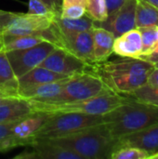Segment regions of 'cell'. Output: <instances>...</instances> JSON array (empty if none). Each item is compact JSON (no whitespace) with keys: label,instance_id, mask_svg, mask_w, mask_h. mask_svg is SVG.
<instances>
[{"label":"cell","instance_id":"6da1fadb","mask_svg":"<svg viewBox=\"0 0 158 159\" xmlns=\"http://www.w3.org/2000/svg\"><path fill=\"white\" fill-rule=\"evenodd\" d=\"M154 65L138 58L105 61L94 65L95 73L105 86L116 93L127 95L145 85Z\"/></svg>","mask_w":158,"mask_h":159},{"label":"cell","instance_id":"7a4b0ae2","mask_svg":"<svg viewBox=\"0 0 158 159\" xmlns=\"http://www.w3.org/2000/svg\"><path fill=\"white\" fill-rule=\"evenodd\" d=\"M47 140L77 154L82 159H111L117 142L104 123L67 136Z\"/></svg>","mask_w":158,"mask_h":159},{"label":"cell","instance_id":"3957f363","mask_svg":"<svg viewBox=\"0 0 158 159\" xmlns=\"http://www.w3.org/2000/svg\"><path fill=\"white\" fill-rule=\"evenodd\" d=\"M103 123L111 135L118 139L158 123V106L129 101L105 114Z\"/></svg>","mask_w":158,"mask_h":159},{"label":"cell","instance_id":"277c9868","mask_svg":"<svg viewBox=\"0 0 158 159\" xmlns=\"http://www.w3.org/2000/svg\"><path fill=\"white\" fill-rule=\"evenodd\" d=\"M129 101V98L107 89L94 97L75 102L47 105L39 102H29L33 111L46 113H81L92 116H103L121 104Z\"/></svg>","mask_w":158,"mask_h":159},{"label":"cell","instance_id":"5b68a950","mask_svg":"<svg viewBox=\"0 0 158 159\" xmlns=\"http://www.w3.org/2000/svg\"><path fill=\"white\" fill-rule=\"evenodd\" d=\"M50 114L48 119L36 132L34 140L60 138L90 127L103 124L102 116H92L74 112Z\"/></svg>","mask_w":158,"mask_h":159},{"label":"cell","instance_id":"8992f818","mask_svg":"<svg viewBox=\"0 0 158 159\" xmlns=\"http://www.w3.org/2000/svg\"><path fill=\"white\" fill-rule=\"evenodd\" d=\"M107 89H109L95 71H85L73 75L57 96L39 102L47 105L75 102L99 95Z\"/></svg>","mask_w":158,"mask_h":159},{"label":"cell","instance_id":"52a82bcc","mask_svg":"<svg viewBox=\"0 0 158 159\" xmlns=\"http://www.w3.org/2000/svg\"><path fill=\"white\" fill-rule=\"evenodd\" d=\"M55 48L53 44L45 40L28 48L6 51V54L16 77L19 78L39 66Z\"/></svg>","mask_w":158,"mask_h":159},{"label":"cell","instance_id":"ba28073f","mask_svg":"<svg viewBox=\"0 0 158 159\" xmlns=\"http://www.w3.org/2000/svg\"><path fill=\"white\" fill-rule=\"evenodd\" d=\"M54 17L41 16L31 13H15L11 12L8 21L2 30L4 34L24 35L39 34L47 29L52 23ZM42 36V35H41Z\"/></svg>","mask_w":158,"mask_h":159},{"label":"cell","instance_id":"9c48e42d","mask_svg":"<svg viewBox=\"0 0 158 159\" xmlns=\"http://www.w3.org/2000/svg\"><path fill=\"white\" fill-rule=\"evenodd\" d=\"M94 65L85 62L62 48H55L39 66L61 75H73L85 71H94Z\"/></svg>","mask_w":158,"mask_h":159},{"label":"cell","instance_id":"30bf717a","mask_svg":"<svg viewBox=\"0 0 158 159\" xmlns=\"http://www.w3.org/2000/svg\"><path fill=\"white\" fill-rule=\"evenodd\" d=\"M50 113L34 111L30 115L14 122L11 132L12 147L29 145L34 140L36 132L50 116Z\"/></svg>","mask_w":158,"mask_h":159},{"label":"cell","instance_id":"8fae6325","mask_svg":"<svg viewBox=\"0 0 158 159\" xmlns=\"http://www.w3.org/2000/svg\"><path fill=\"white\" fill-rule=\"evenodd\" d=\"M137 0H126L124 4L113 14L108 15L103 21L96 22L95 26L102 27L117 37L122 34L136 28Z\"/></svg>","mask_w":158,"mask_h":159},{"label":"cell","instance_id":"7c38bea8","mask_svg":"<svg viewBox=\"0 0 158 159\" xmlns=\"http://www.w3.org/2000/svg\"><path fill=\"white\" fill-rule=\"evenodd\" d=\"M28 146L30 147V150H25L14 158L82 159L77 154L62 148L47 139H36Z\"/></svg>","mask_w":158,"mask_h":159},{"label":"cell","instance_id":"4fadbf2b","mask_svg":"<svg viewBox=\"0 0 158 159\" xmlns=\"http://www.w3.org/2000/svg\"><path fill=\"white\" fill-rule=\"evenodd\" d=\"M124 146L136 147L148 151L151 154L156 152L158 149V123L118 138L115 150Z\"/></svg>","mask_w":158,"mask_h":159},{"label":"cell","instance_id":"5bb4252c","mask_svg":"<svg viewBox=\"0 0 158 159\" xmlns=\"http://www.w3.org/2000/svg\"><path fill=\"white\" fill-rule=\"evenodd\" d=\"M114 53L123 58H139L142 53V35L139 29H131L115 37Z\"/></svg>","mask_w":158,"mask_h":159},{"label":"cell","instance_id":"9a60e30c","mask_svg":"<svg viewBox=\"0 0 158 159\" xmlns=\"http://www.w3.org/2000/svg\"><path fill=\"white\" fill-rule=\"evenodd\" d=\"M92 34L94 62L95 64L103 62L108 60L112 53H114V42L115 36L112 32L100 26L93 27Z\"/></svg>","mask_w":158,"mask_h":159},{"label":"cell","instance_id":"2e32d148","mask_svg":"<svg viewBox=\"0 0 158 159\" xmlns=\"http://www.w3.org/2000/svg\"><path fill=\"white\" fill-rule=\"evenodd\" d=\"M71 76H67L57 81L35 86L34 88L20 91L18 95L20 99L26 100L28 102H46L57 96Z\"/></svg>","mask_w":158,"mask_h":159},{"label":"cell","instance_id":"e0dca14e","mask_svg":"<svg viewBox=\"0 0 158 159\" xmlns=\"http://www.w3.org/2000/svg\"><path fill=\"white\" fill-rule=\"evenodd\" d=\"M71 75H64L53 71H50L45 67L37 66L23 75L22 76L18 78V93L20 91L34 88L35 86H39L45 83H49L53 81H57L62 78H65Z\"/></svg>","mask_w":158,"mask_h":159},{"label":"cell","instance_id":"ac0fdd59","mask_svg":"<svg viewBox=\"0 0 158 159\" xmlns=\"http://www.w3.org/2000/svg\"><path fill=\"white\" fill-rule=\"evenodd\" d=\"M33 109L28 101L16 99L0 105V124L17 121L33 113Z\"/></svg>","mask_w":158,"mask_h":159},{"label":"cell","instance_id":"d6986e66","mask_svg":"<svg viewBox=\"0 0 158 159\" xmlns=\"http://www.w3.org/2000/svg\"><path fill=\"white\" fill-rule=\"evenodd\" d=\"M18 89V78L12 70L6 51L2 49L0 51V91L14 98H20Z\"/></svg>","mask_w":158,"mask_h":159},{"label":"cell","instance_id":"ffe728a7","mask_svg":"<svg viewBox=\"0 0 158 159\" xmlns=\"http://www.w3.org/2000/svg\"><path fill=\"white\" fill-rule=\"evenodd\" d=\"M53 23L61 31L67 33L90 31L95 26V21L87 14L79 19H65L55 16L53 18Z\"/></svg>","mask_w":158,"mask_h":159},{"label":"cell","instance_id":"44dd1931","mask_svg":"<svg viewBox=\"0 0 158 159\" xmlns=\"http://www.w3.org/2000/svg\"><path fill=\"white\" fill-rule=\"evenodd\" d=\"M3 34V49L5 51L23 49L34 47L45 39L39 34H24V35H13Z\"/></svg>","mask_w":158,"mask_h":159},{"label":"cell","instance_id":"7402d4cb","mask_svg":"<svg viewBox=\"0 0 158 159\" xmlns=\"http://www.w3.org/2000/svg\"><path fill=\"white\" fill-rule=\"evenodd\" d=\"M136 28L158 27V8L142 0H137Z\"/></svg>","mask_w":158,"mask_h":159},{"label":"cell","instance_id":"603a6c76","mask_svg":"<svg viewBox=\"0 0 158 159\" xmlns=\"http://www.w3.org/2000/svg\"><path fill=\"white\" fill-rule=\"evenodd\" d=\"M125 96L139 102L158 106V88L150 87L147 84Z\"/></svg>","mask_w":158,"mask_h":159},{"label":"cell","instance_id":"cb8c5ba5","mask_svg":"<svg viewBox=\"0 0 158 159\" xmlns=\"http://www.w3.org/2000/svg\"><path fill=\"white\" fill-rule=\"evenodd\" d=\"M87 15L94 21H103L108 17L107 6L105 0H87Z\"/></svg>","mask_w":158,"mask_h":159},{"label":"cell","instance_id":"d4e9b609","mask_svg":"<svg viewBox=\"0 0 158 159\" xmlns=\"http://www.w3.org/2000/svg\"><path fill=\"white\" fill-rule=\"evenodd\" d=\"M151 155V153L142 149L124 146L115 149L111 155V159H146L149 158Z\"/></svg>","mask_w":158,"mask_h":159},{"label":"cell","instance_id":"484cf974","mask_svg":"<svg viewBox=\"0 0 158 159\" xmlns=\"http://www.w3.org/2000/svg\"><path fill=\"white\" fill-rule=\"evenodd\" d=\"M142 35V53L150 52L158 43V27H141L138 28Z\"/></svg>","mask_w":158,"mask_h":159},{"label":"cell","instance_id":"4316f807","mask_svg":"<svg viewBox=\"0 0 158 159\" xmlns=\"http://www.w3.org/2000/svg\"><path fill=\"white\" fill-rule=\"evenodd\" d=\"M14 122L0 124V153L13 149L11 144V132Z\"/></svg>","mask_w":158,"mask_h":159},{"label":"cell","instance_id":"83f0119b","mask_svg":"<svg viewBox=\"0 0 158 159\" xmlns=\"http://www.w3.org/2000/svg\"><path fill=\"white\" fill-rule=\"evenodd\" d=\"M28 13L41 15V16H47V17H55L56 16L45 4H43L39 0H29Z\"/></svg>","mask_w":158,"mask_h":159},{"label":"cell","instance_id":"f1b7e54d","mask_svg":"<svg viewBox=\"0 0 158 159\" xmlns=\"http://www.w3.org/2000/svg\"><path fill=\"white\" fill-rule=\"evenodd\" d=\"M86 14V7L82 6H70L61 8L60 17L65 19H79Z\"/></svg>","mask_w":158,"mask_h":159},{"label":"cell","instance_id":"f546056e","mask_svg":"<svg viewBox=\"0 0 158 159\" xmlns=\"http://www.w3.org/2000/svg\"><path fill=\"white\" fill-rule=\"evenodd\" d=\"M45 4L56 16H60L62 8V0H39Z\"/></svg>","mask_w":158,"mask_h":159},{"label":"cell","instance_id":"4dcf8cb0","mask_svg":"<svg viewBox=\"0 0 158 159\" xmlns=\"http://www.w3.org/2000/svg\"><path fill=\"white\" fill-rule=\"evenodd\" d=\"M138 59L146 61L152 63L153 65H154L155 63L158 62V43L156 44V46L150 52L145 53V54H142Z\"/></svg>","mask_w":158,"mask_h":159},{"label":"cell","instance_id":"1f68e13d","mask_svg":"<svg viewBox=\"0 0 158 159\" xmlns=\"http://www.w3.org/2000/svg\"><path fill=\"white\" fill-rule=\"evenodd\" d=\"M105 1H106L108 15H111L114 12H115L124 4L126 0H105Z\"/></svg>","mask_w":158,"mask_h":159},{"label":"cell","instance_id":"d6a6232c","mask_svg":"<svg viewBox=\"0 0 158 159\" xmlns=\"http://www.w3.org/2000/svg\"><path fill=\"white\" fill-rule=\"evenodd\" d=\"M146 84L153 88H158V68L154 67L151 70L148 75Z\"/></svg>","mask_w":158,"mask_h":159},{"label":"cell","instance_id":"836d02e7","mask_svg":"<svg viewBox=\"0 0 158 159\" xmlns=\"http://www.w3.org/2000/svg\"><path fill=\"white\" fill-rule=\"evenodd\" d=\"M70 6H82L87 7V0H62V7Z\"/></svg>","mask_w":158,"mask_h":159},{"label":"cell","instance_id":"e575fe53","mask_svg":"<svg viewBox=\"0 0 158 159\" xmlns=\"http://www.w3.org/2000/svg\"><path fill=\"white\" fill-rule=\"evenodd\" d=\"M10 15H11V12L0 9V28H1V30H3V28L6 25V23L7 22Z\"/></svg>","mask_w":158,"mask_h":159},{"label":"cell","instance_id":"d590c367","mask_svg":"<svg viewBox=\"0 0 158 159\" xmlns=\"http://www.w3.org/2000/svg\"><path fill=\"white\" fill-rule=\"evenodd\" d=\"M16 99H19V98H14V97H11L2 91H0V105L2 104H5L7 102H9L13 100H16Z\"/></svg>","mask_w":158,"mask_h":159},{"label":"cell","instance_id":"8d00e7d4","mask_svg":"<svg viewBox=\"0 0 158 159\" xmlns=\"http://www.w3.org/2000/svg\"><path fill=\"white\" fill-rule=\"evenodd\" d=\"M142 1H144V2H146L148 4H151L154 7H156L158 8V0H142Z\"/></svg>","mask_w":158,"mask_h":159},{"label":"cell","instance_id":"74e56055","mask_svg":"<svg viewBox=\"0 0 158 159\" xmlns=\"http://www.w3.org/2000/svg\"><path fill=\"white\" fill-rule=\"evenodd\" d=\"M3 49V34L0 33V51Z\"/></svg>","mask_w":158,"mask_h":159},{"label":"cell","instance_id":"f35d334b","mask_svg":"<svg viewBox=\"0 0 158 159\" xmlns=\"http://www.w3.org/2000/svg\"><path fill=\"white\" fill-rule=\"evenodd\" d=\"M154 67H156V68H158V62H156V63H155V64H154Z\"/></svg>","mask_w":158,"mask_h":159},{"label":"cell","instance_id":"ab89813d","mask_svg":"<svg viewBox=\"0 0 158 159\" xmlns=\"http://www.w3.org/2000/svg\"><path fill=\"white\" fill-rule=\"evenodd\" d=\"M0 33H2V30H1V28H0Z\"/></svg>","mask_w":158,"mask_h":159}]
</instances>
